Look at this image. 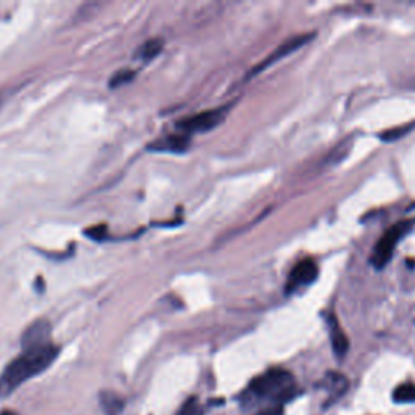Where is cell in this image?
Wrapping results in <instances>:
<instances>
[{"label":"cell","instance_id":"obj_4","mask_svg":"<svg viewBox=\"0 0 415 415\" xmlns=\"http://www.w3.org/2000/svg\"><path fill=\"white\" fill-rule=\"evenodd\" d=\"M225 112H228V107H218L195 114L192 115V117L180 120V122L177 124V131H182V133L185 135L199 133V131H209L223 122L225 119Z\"/></svg>","mask_w":415,"mask_h":415},{"label":"cell","instance_id":"obj_5","mask_svg":"<svg viewBox=\"0 0 415 415\" xmlns=\"http://www.w3.org/2000/svg\"><path fill=\"white\" fill-rule=\"evenodd\" d=\"M318 272L320 270L315 260L307 258V260L298 261L297 265L292 268L291 275L287 277V282H286L287 296H291V294L298 291V289L313 284V282L317 281Z\"/></svg>","mask_w":415,"mask_h":415},{"label":"cell","instance_id":"obj_2","mask_svg":"<svg viewBox=\"0 0 415 415\" xmlns=\"http://www.w3.org/2000/svg\"><path fill=\"white\" fill-rule=\"evenodd\" d=\"M249 391L258 399L271 401L272 406H284L297 394L292 373L284 369H271L251 380Z\"/></svg>","mask_w":415,"mask_h":415},{"label":"cell","instance_id":"obj_11","mask_svg":"<svg viewBox=\"0 0 415 415\" xmlns=\"http://www.w3.org/2000/svg\"><path fill=\"white\" fill-rule=\"evenodd\" d=\"M124 401L120 399L117 394L114 393H103L101 394V406L104 409V412L107 415H117L122 412L124 409Z\"/></svg>","mask_w":415,"mask_h":415},{"label":"cell","instance_id":"obj_13","mask_svg":"<svg viewBox=\"0 0 415 415\" xmlns=\"http://www.w3.org/2000/svg\"><path fill=\"white\" fill-rule=\"evenodd\" d=\"M327 383H329V388L333 390L334 396H339L348 388V380L343 375H339V373H328Z\"/></svg>","mask_w":415,"mask_h":415},{"label":"cell","instance_id":"obj_7","mask_svg":"<svg viewBox=\"0 0 415 415\" xmlns=\"http://www.w3.org/2000/svg\"><path fill=\"white\" fill-rule=\"evenodd\" d=\"M188 146H190V135L176 131V133L166 135L153 141L148 146V150L156 151V153H185Z\"/></svg>","mask_w":415,"mask_h":415},{"label":"cell","instance_id":"obj_14","mask_svg":"<svg viewBox=\"0 0 415 415\" xmlns=\"http://www.w3.org/2000/svg\"><path fill=\"white\" fill-rule=\"evenodd\" d=\"M176 415H204V412H203L202 404L198 402V399L197 397H190V399H187V401L182 404L180 409H178V412Z\"/></svg>","mask_w":415,"mask_h":415},{"label":"cell","instance_id":"obj_16","mask_svg":"<svg viewBox=\"0 0 415 415\" xmlns=\"http://www.w3.org/2000/svg\"><path fill=\"white\" fill-rule=\"evenodd\" d=\"M412 127H414V124L412 125H407V127H399V129H394V130H386L385 133L380 135V138L383 141H394V140L401 138L402 135L409 133V131H411Z\"/></svg>","mask_w":415,"mask_h":415},{"label":"cell","instance_id":"obj_3","mask_svg":"<svg viewBox=\"0 0 415 415\" xmlns=\"http://www.w3.org/2000/svg\"><path fill=\"white\" fill-rule=\"evenodd\" d=\"M414 228L412 220H399V223L393 224L385 234L381 235V239L376 242L373 246V251L370 255V263L376 270H383L388 263L391 261L396 245L402 237H406V234Z\"/></svg>","mask_w":415,"mask_h":415},{"label":"cell","instance_id":"obj_17","mask_svg":"<svg viewBox=\"0 0 415 415\" xmlns=\"http://www.w3.org/2000/svg\"><path fill=\"white\" fill-rule=\"evenodd\" d=\"M255 415H282V406H268Z\"/></svg>","mask_w":415,"mask_h":415},{"label":"cell","instance_id":"obj_12","mask_svg":"<svg viewBox=\"0 0 415 415\" xmlns=\"http://www.w3.org/2000/svg\"><path fill=\"white\" fill-rule=\"evenodd\" d=\"M393 399L399 404L415 402V385L414 383H402L393 391Z\"/></svg>","mask_w":415,"mask_h":415},{"label":"cell","instance_id":"obj_8","mask_svg":"<svg viewBox=\"0 0 415 415\" xmlns=\"http://www.w3.org/2000/svg\"><path fill=\"white\" fill-rule=\"evenodd\" d=\"M51 341V324L47 320H38V322L31 323L22 338L23 349L34 348V345H43Z\"/></svg>","mask_w":415,"mask_h":415},{"label":"cell","instance_id":"obj_6","mask_svg":"<svg viewBox=\"0 0 415 415\" xmlns=\"http://www.w3.org/2000/svg\"><path fill=\"white\" fill-rule=\"evenodd\" d=\"M313 33H307V34H298V36H294V38H291V39H287V41H284V43H282L279 47H276L275 51L271 52L270 55L266 57L265 60L263 62H260L258 65H256L253 70H251V73H250V77L251 75H256V73H260V72H263V70H266L268 67H271V65H275L277 60H281V59H284V57H287V55H291L292 52H296V51H298L301 49V47H303L305 46L307 43H310V41H312V38H313Z\"/></svg>","mask_w":415,"mask_h":415},{"label":"cell","instance_id":"obj_18","mask_svg":"<svg viewBox=\"0 0 415 415\" xmlns=\"http://www.w3.org/2000/svg\"><path fill=\"white\" fill-rule=\"evenodd\" d=\"M0 415H17V414H13V412H4V414H0Z\"/></svg>","mask_w":415,"mask_h":415},{"label":"cell","instance_id":"obj_15","mask_svg":"<svg viewBox=\"0 0 415 415\" xmlns=\"http://www.w3.org/2000/svg\"><path fill=\"white\" fill-rule=\"evenodd\" d=\"M135 78V72L133 70H120L119 73H115V75L110 78L109 81V86L110 88H119L125 85V83L131 81Z\"/></svg>","mask_w":415,"mask_h":415},{"label":"cell","instance_id":"obj_10","mask_svg":"<svg viewBox=\"0 0 415 415\" xmlns=\"http://www.w3.org/2000/svg\"><path fill=\"white\" fill-rule=\"evenodd\" d=\"M162 47H164V43H162L161 39H150V41H146L145 44H141L138 47V51H136L135 57H136V59L143 60V62H151L154 59V57H157L161 54Z\"/></svg>","mask_w":415,"mask_h":415},{"label":"cell","instance_id":"obj_9","mask_svg":"<svg viewBox=\"0 0 415 415\" xmlns=\"http://www.w3.org/2000/svg\"><path fill=\"white\" fill-rule=\"evenodd\" d=\"M328 322V331H329V339H331V345H333L334 355L343 359V357L348 354L349 350V339L345 333L341 328L339 320L334 317V315H328L327 318Z\"/></svg>","mask_w":415,"mask_h":415},{"label":"cell","instance_id":"obj_1","mask_svg":"<svg viewBox=\"0 0 415 415\" xmlns=\"http://www.w3.org/2000/svg\"><path fill=\"white\" fill-rule=\"evenodd\" d=\"M59 352L60 349L52 343L23 349L22 354L15 357L0 375V399L12 396L29 378L38 376L49 369Z\"/></svg>","mask_w":415,"mask_h":415}]
</instances>
